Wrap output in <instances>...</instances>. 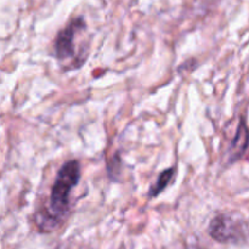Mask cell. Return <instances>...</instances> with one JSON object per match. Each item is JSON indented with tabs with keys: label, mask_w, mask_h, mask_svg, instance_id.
Here are the masks:
<instances>
[{
	"label": "cell",
	"mask_w": 249,
	"mask_h": 249,
	"mask_svg": "<svg viewBox=\"0 0 249 249\" xmlns=\"http://www.w3.org/2000/svg\"><path fill=\"white\" fill-rule=\"evenodd\" d=\"M80 180V164L78 160H68L58 170L51 187L49 208L38 212L36 225L43 232L56 230L70 211V195Z\"/></svg>",
	"instance_id": "1"
},
{
	"label": "cell",
	"mask_w": 249,
	"mask_h": 249,
	"mask_svg": "<svg viewBox=\"0 0 249 249\" xmlns=\"http://www.w3.org/2000/svg\"><path fill=\"white\" fill-rule=\"evenodd\" d=\"M209 235L220 243L236 242L243 235V224L229 214H219L209 224Z\"/></svg>",
	"instance_id": "2"
},
{
	"label": "cell",
	"mask_w": 249,
	"mask_h": 249,
	"mask_svg": "<svg viewBox=\"0 0 249 249\" xmlns=\"http://www.w3.org/2000/svg\"><path fill=\"white\" fill-rule=\"evenodd\" d=\"M85 27L87 24H85L84 18L79 16L72 19L65 28L58 32L55 39V44H53L55 56L58 60H68L74 56V36L78 32L85 29Z\"/></svg>",
	"instance_id": "3"
},
{
	"label": "cell",
	"mask_w": 249,
	"mask_h": 249,
	"mask_svg": "<svg viewBox=\"0 0 249 249\" xmlns=\"http://www.w3.org/2000/svg\"><path fill=\"white\" fill-rule=\"evenodd\" d=\"M249 146V129L246 124L245 119H241V123L238 125L236 135L231 142L230 148H229V162L233 163L240 160L245 155L246 150Z\"/></svg>",
	"instance_id": "4"
},
{
	"label": "cell",
	"mask_w": 249,
	"mask_h": 249,
	"mask_svg": "<svg viewBox=\"0 0 249 249\" xmlns=\"http://www.w3.org/2000/svg\"><path fill=\"white\" fill-rule=\"evenodd\" d=\"M174 174H175L174 167L163 170V172L158 175L157 181H156L155 185L150 189L148 195H150L151 197H157L158 195L162 194V192L165 190V187L170 184V181H172L173 178H174Z\"/></svg>",
	"instance_id": "5"
}]
</instances>
